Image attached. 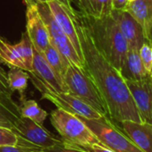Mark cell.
<instances>
[{
  "mask_svg": "<svg viewBox=\"0 0 152 152\" xmlns=\"http://www.w3.org/2000/svg\"><path fill=\"white\" fill-rule=\"evenodd\" d=\"M43 56L49 64V65L53 68L55 72L58 75V77L64 82V76L67 66L70 64L69 61L66 60L60 52L54 48L51 44L43 51Z\"/></svg>",
  "mask_w": 152,
  "mask_h": 152,
  "instance_id": "44dd1931",
  "label": "cell"
},
{
  "mask_svg": "<svg viewBox=\"0 0 152 152\" xmlns=\"http://www.w3.org/2000/svg\"><path fill=\"white\" fill-rule=\"evenodd\" d=\"M124 132L143 152H152V124L134 121L121 122Z\"/></svg>",
  "mask_w": 152,
  "mask_h": 152,
  "instance_id": "5bb4252c",
  "label": "cell"
},
{
  "mask_svg": "<svg viewBox=\"0 0 152 152\" xmlns=\"http://www.w3.org/2000/svg\"><path fill=\"white\" fill-rule=\"evenodd\" d=\"M119 72L124 81H139L151 74L143 65L139 50L132 48H128Z\"/></svg>",
  "mask_w": 152,
  "mask_h": 152,
  "instance_id": "2e32d148",
  "label": "cell"
},
{
  "mask_svg": "<svg viewBox=\"0 0 152 152\" xmlns=\"http://www.w3.org/2000/svg\"><path fill=\"white\" fill-rule=\"evenodd\" d=\"M84 149L89 152H113L106 147L102 146L101 144H93L90 147L85 148Z\"/></svg>",
  "mask_w": 152,
  "mask_h": 152,
  "instance_id": "4316f807",
  "label": "cell"
},
{
  "mask_svg": "<svg viewBox=\"0 0 152 152\" xmlns=\"http://www.w3.org/2000/svg\"><path fill=\"white\" fill-rule=\"evenodd\" d=\"M0 56H1V53H0Z\"/></svg>",
  "mask_w": 152,
  "mask_h": 152,
  "instance_id": "1f68e13d",
  "label": "cell"
},
{
  "mask_svg": "<svg viewBox=\"0 0 152 152\" xmlns=\"http://www.w3.org/2000/svg\"><path fill=\"white\" fill-rule=\"evenodd\" d=\"M17 135L13 130L0 126V146L15 145L17 143Z\"/></svg>",
  "mask_w": 152,
  "mask_h": 152,
  "instance_id": "cb8c5ba5",
  "label": "cell"
},
{
  "mask_svg": "<svg viewBox=\"0 0 152 152\" xmlns=\"http://www.w3.org/2000/svg\"><path fill=\"white\" fill-rule=\"evenodd\" d=\"M50 122L65 145L84 149L93 144H99L97 137L78 115L61 107L51 113Z\"/></svg>",
  "mask_w": 152,
  "mask_h": 152,
  "instance_id": "3957f363",
  "label": "cell"
},
{
  "mask_svg": "<svg viewBox=\"0 0 152 152\" xmlns=\"http://www.w3.org/2000/svg\"><path fill=\"white\" fill-rule=\"evenodd\" d=\"M20 117V106L14 101L12 95L0 93V126L12 130Z\"/></svg>",
  "mask_w": 152,
  "mask_h": 152,
  "instance_id": "ac0fdd59",
  "label": "cell"
},
{
  "mask_svg": "<svg viewBox=\"0 0 152 152\" xmlns=\"http://www.w3.org/2000/svg\"><path fill=\"white\" fill-rule=\"evenodd\" d=\"M129 0H112V6L114 10H125Z\"/></svg>",
  "mask_w": 152,
  "mask_h": 152,
  "instance_id": "83f0119b",
  "label": "cell"
},
{
  "mask_svg": "<svg viewBox=\"0 0 152 152\" xmlns=\"http://www.w3.org/2000/svg\"><path fill=\"white\" fill-rule=\"evenodd\" d=\"M1 61V59H0ZM0 93L11 94L12 91L9 89L8 81H7V72L4 70V68L0 65Z\"/></svg>",
  "mask_w": 152,
  "mask_h": 152,
  "instance_id": "484cf974",
  "label": "cell"
},
{
  "mask_svg": "<svg viewBox=\"0 0 152 152\" xmlns=\"http://www.w3.org/2000/svg\"><path fill=\"white\" fill-rule=\"evenodd\" d=\"M21 116L29 118L39 125H43L48 117V113L42 109L39 105L33 99H23L20 106Z\"/></svg>",
  "mask_w": 152,
  "mask_h": 152,
  "instance_id": "7402d4cb",
  "label": "cell"
},
{
  "mask_svg": "<svg viewBox=\"0 0 152 152\" xmlns=\"http://www.w3.org/2000/svg\"><path fill=\"white\" fill-rule=\"evenodd\" d=\"M41 94L42 99H48L57 107H61L75 115L89 119H99L104 116L91 106L70 93L43 91Z\"/></svg>",
  "mask_w": 152,
  "mask_h": 152,
  "instance_id": "30bf717a",
  "label": "cell"
},
{
  "mask_svg": "<svg viewBox=\"0 0 152 152\" xmlns=\"http://www.w3.org/2000/svg\"><path fill=\"white\" fill-rule=\"evenodd\" d=\"M54 1H56L57 3L62 5L71 15H73L75 13V10L72 5V0H54Z\"/></svg>",
  "mask_w": 152,
  "mask_h": 152,
  "instance_id": "f1b7e54d",
  "label": "cell"
},
{
  "mask_svg": "<svg viewBox=\"0 0 152 152\" xmlns=\"http://www.w3.org/2000/svg\"><path fill=\"white\" fill-rule=\"evenodd\" d=\"M125 10L140 25L146 40L152 43V0L130 1Z\"/></svg>",
  "mask_w": 152,
  "mask_h": 152,
  "instance_id": "9a60e30c",
  "label": "cell"
},
{
  "mask_svg": "<svg viewBox=\"0 0 152 152\" xmlns=\"http://www.w3.org/2000/svg\"><path fill=\"white\" fill-rule=\"evenodd\" d=\"M25 33L30 39L33 48L41 54L50 45L47 26L38 11L37 6L27 7Z\"/></svg>",
  "mask_w": 152,
  "mask_h": 152,
  "instance_id": "8fae6325",
  "label": "cell"
},
{
  "mask_svg": "<svg viewBox=\"0 0 152 152\" xmlns=\"http://www.w3.org/2000/svg\"><path fill=\"white\" fill-rule=\"evenodd\" d=\"M23 1L27 7H30V6H36L38 4L48 3V2L51 1V0H23Z\"/></svg>",
  "mask_w": 152,
  "mask_h": 152,
  "instance_id": "f546056e",
  "label": "cell"
},
{
  "mask_svg": "<svg viewBox=\"0 0 152 152\" xmlns=\"http://www.w3.org/2000/svg\"><path fill=\"white\" fill-rule=\"evenodd\" d=\"M82 15L99 52L119 71L128 51V44L116 21L112 15L100 19Z\"/></svg>",
  "mask_w": 152,
  "mask_h": 152,
  "instance_id": "7a4b0ae2",
  "label": "cell"
},
{
  "mask_svg": "<svg viewBox=\"0 0 152 152\" xmlns=\"http://www.w3.org/2000/svg\"><path fill=\"white\" fill-rule=\"evenodd\" d=\"M80 13L86 17L100 19L111 15L112 0H77Z\"/></svg>",
  "mask_w": 152,
  "mask_h": 152,
  "instance_id": "e0dca14e",
  "label": "cell"
},
{
  "mask_svg": "<svg viewBox=\"0 0 152 152\" xmlns=\"http://www.w3.org/2000/svg\"><path fill=\"white\" fill-rule=\"evenodd\" d=\"M130 1H134V0H129V2H130Z\"/></svg>",
  "mask_w": 152,
  "mask_h": 152,
  "instance_id": "4dcf8cb0",
  "label": "cell"
},
{
  "mask_svg": "<svg viewBox=\"0 0 152 152\" xmlns=\"http://www.w3.org/2000/svg\"><path fill=\"white\" fill-rule=\"evenodd\" d=\"M72 18L82 48L84 70L98 87L109 118L118 123L127 120L143 123L124 79L96 47L82 14L75 10Z\"/></svg>",
  "mask_w": 152,
  "mask_h": 152,
  "instance_id": "6da1fadb",
  "label": "cell"
},
{
  "mask_svg": "<svg viewBox=\"0 0 152 152\" xmlns=\"http://www.w3.org/2000/svg\"><path fill=\"white\" fill-rule=\"evenodd\" d=\"M42 152H89L83 148H80L77 147H72L64 144L62 141L59 143L47 148H43Z\"/></svg>",
  "mask_w": 152,
  "mask_h": 152,
  "instance_id": "d4e9b609",
  "label": "cell"
},
{
  "mask_svg": "<svg viewBox=\"0 0 152 152\" xmlns=\"http://www.w3.org/2000/svg\"><path fill=\"white\" fill-rule=\"evenodd\" d=\"M139 54L147 71L152 73V43L146 40L139 49Z\"/></svg>",
  "mask_w": 152,
  "mask_h": 152,
  "instance_id": "603a6c76",
  "label": "cell"
},
{
  "mask_svg": "<svg viewBox=\"0 0 152 152\" xmlns=\"http://www.w3.org/2000/svg\"><path fill=\"white\" fill-rule=\"evenodd\" d=\"M86 126L93 132L99 144L113 152H143L132 140L114 124L107 116L99 119H89L79 116Z\"/></svg>",
  "mask_w": 152,
  "mask_h": 152,
  "instance_id": "5b68a950",
  "label": "cell"
},
{
  "mask_svg": "<svg viewBox=\"0 0 152 152\" xmlns=\"http://www.w3.org/2000/svg\"><path fill=\"white\" fill-rule=\"evenodd\" d=\"M143 123L152 124V73L139 81H125Z\"/></svg>",
  "mask_w": 152,
  "mask_h": 152,
  "instance_id": "9c48e42d",
  "label": "cell"
},
{
  "mask_svg": "<svg viewBox=\"0 0 152 152\" xmlns=\"http://www.w3.org/2000/svg\"><path fill=\"white\" fill-rule=\"evenodd\" d=\"M38 11L43 19L49 35L50 44L56 48L60 54L69 61L70 64H74L80 68H84V64L78 53L76 52L70 39L61 30L57 23L56 22L48 6L47 3L36 5Z\"/></svg>",
  "mask_w": 152,
  "mask_h": 152,
  "instance_id": "8992f818",
  "label": "cell"
},
{
  "mask_svg": "<svg viewBox=\"0 0 152 152\" xmlns=\"http://www.w3.org/2000/svg\"><path fill=\"white\" fill-rule=\"evenodd\" d=\"M12 130L18 137L42 148H50L61 141L46 130L43 125L23 116L15 122Z\"/></svg>",
  "mask_w": 152,
  "mask_h": 152,
  "instance_id": "ba28073f",
  "label": "cell"
},
{
  "mask_svg": "<svg viewBox=\"0 0 152 152\" xmlns=\"http://www.w3.org/2000/svg\"><path fill=\"white\" fill-rule=\"evenodd\" d=\"M64 83L67 93L80 99L102 115L109 117L107 105L98 87L84 68L70 64L64 76Z\"/></svg>",
  "mask_w": 152,
  "mask_h": 152,
  "instance_id": "277c9868",
  "label": "cell"
},
{
  "mask_svg": "<svg viewBox=\"0 0 152 152\" xmlns=\"http://www.w3.org/2000/svg\"><path fill=\"white\" fill-rule=\"evenodd\" d=\"M29 79V72L20 67L10 66V70L7 72V81L9 89L12 91V92L18 91L22 99H24V92L27 89Z\"/></svg>",
  "mask_w": 152,
  "mask_h": 152,
  "instance_id": "ffe728a7",
  "label": "cell"
},
{
  "mask_svg": "<svg viewBox=\"0 0 152 152\" xmlns=\"http://www.w3.org/2000/svg\"><path fill=\"white\" fill-rule=\"evenodd\" d=\"M29 75L33 84L40 92H66L64 82L58 77L43 55L35 49L33 52L32 72Z\"/></svg>",
  "mask_w": 152,
  "mask_h": 152,
  "instance_id": "52a82bcc",
  "label": "cell"
},
{
  "mask_svg": "<svg viewBox=\"0 0 152 152\" xmlns=\"http://www.w3.org/2000/svg\"><path fill=\"white\" fill-rule=\"evenodd\" d=\"M111 15L116 21L120 31L128 44V48L139 50L146 41L140 25L126 10L113 9Z\"/></svg>",
  "mask_w": 152,
  "mask_h": 152,
  "instance_id": "7c38bea8",
  "label": "cell"
},
{
  "mask_svg": "<svg viewBox=\"0 0 152 152\" xmlns=\"http://www.w3.org/2000/svg\"><path fill=\"white\" fill-rule=\"evenodd\" d=\"M56 22L61 28V30L64 32V34L67 36V38L70 39L71 43L72 44L73 48H75L76 52L78 53L79 56L83 62V56L82 53V48L79 41L78 32L77 29H76L72 15H71L62 5L57 3L56 1L51 0V1L47 3ZM84 64V63H83Z\"/></svg>",
  "mask_w": 152,
  "mask_h": 152,
  "instance_id": "4fadbf2b",
  "label": "cell"
},
{
  "mask_svg": "<svg viewBox=\"0 0 152 152\" xmlns=\"http://www.w3.org/2000/svg\"><path fill=\"white\" fill-rule=\"evenodd\" d=\"M0 53H1L0 59L7 63L9 66H16L25 70L22 52L18 43L15 45L9 44L0 37Z\"/></svg>",
  "mask_w": 152,
  "mask_h": 152,
  "instance_id": "d6986e66",
  "label": "cell"
}]
</instances>
